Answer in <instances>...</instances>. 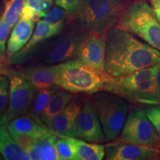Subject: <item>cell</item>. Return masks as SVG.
<instances>
[{
	"mask_svg": "<svg viewBox=\"0 0 160 160\" xmlns=\"http://www.w3.org/2000/svg\"><path fill=\"white\" fill-rule=\"evenodd\" d=\"M154 66L139 70L129 74L111 77L103 85L105 91L126 99L144 104L159 102L156 96Z\"/></svg>",
	"mask_w": 160,
	"mask_h": 160,
	"instance_id": "5b68a950",
	"label": "cell"
},
{
	"mask_svg": "<svg viewBox=\"0 0 160 160\" xmlns=\"http://www.w3.org/2000/svg\"><path fill=\"white\" fill-rule=\"evenodd\" d=\"M7 76L10 80L9 102L0 123L8 126L14 118L28 113L38 91L19 72L10 71Z\"/></svg>",
	"mask_w": 160,
	"mask_h": 160,
	"instance_id": "52a82bcc",
	"label": "cell"
},
{
	"mask_svg": "<svg viewBox=\"0 0 160 160\" xmlns=\"http://www.w3.org/2000/svg\"><path fill=\"white\" fill-rule=\"evenodd\" d=\"M59 33V31L57 29L46 22L44 19L39 20L33 35L31 36L28 43L19 51L10 58L7 62L11 65L23 63L28 59V57L32 53L33 50L39 45V44H41L46 39L54 37Z\"/></svg>",
	"mask_w": 160,
	"mask_h": 160,
	"instance_id": "5bb4252c",
	"label": "cell"
},
{
	"mask_svg": "<svg viewBox=\"0 0 160 160\" xmlns=\"http://www.w3.org/2000/svg\"><path fill=\"white\" fill-rule=\"evenodd\" d=\"M106 39L107 33L103 35L89 33L82 42L75 59L93 68L105 71Z\"/></svg>",
	"mask_w": 160,
	"mask_h": 160,
	"instance_id": "8fae6325",
	"label": "cell"
},
{
	"mask_svg": "<svg viewBox=\"0 0 160 160\" xmlns=\"http://www.w3.org/2000/svg\"><path fill=\"white\" fill-rule=\"evenodd\" d=\"M8 128L11 133H22L35 138L42 137L52 133L45 125L28 115L19 116L12 119L8 125Z\"/></svg>",
	"mask_w": 160,
	"mask_h": 160,
	"instance_id": "ac0fdd59",
	"label": "cell"
},
{
	"mask_svg": "<svg viewBox=\"0 0 160 160\" xmlns=\"http://www.w3.org/2000/svg\"><path fill=\"white\" fill-rule=\"evenodd\" d=\"M57 138L53 133L38 138L35 143L27 150L31 160H59L55 147Z\"/></svg>",
	"mask_w": 160,
	"mask_h": 160,
	"instance_id": "ffe728a7",
	"label": "cell"
},
{
	"mask_svg": "<svg viewBox=\"0 0 160 160\" xmlns=\"http://www.w3.org/2000/svg\"><path fill=\"white\" fill-rule=\"evenodd\" d=\"M0 11H1V8H0Z\"/></svg>",
	"mask_w": 160,
	"mask_h": 160,
	"instance_id": "8d00e7d4",
	"label": "cell"
},
{
	"mask_svg": "<svg viewBox=\"0 0 160 160\" xmlns=\"http://www.w3.org/2000/svg\"><path fill=\"white\" fill-rule=\"evenodd\" d=\"M116 27L129 31L160 51V22L145 0L128 4Z\"/></svg>",
	"mask_w": 160,
	"mask_h": 160,
	"instance_id": "3957f363",
	"label": "cell"
},
{
	"mask_svg": "<svg viewBox=\"0 0 160 160\" xmlns=\"http://www.w3.org/2000/svg\"><path fill=\"white\" fill-rule=\"evenodd\" d=\"M12 28L5 22L0 20V62H7L6 50L7 42Z\"/></svg>",
	"mask_w": 160,
	"mask_h": 160,
	"instance_id": "4316f807",
	"label": "cell"
},
{
	"mask_svg": "<svg viewBox=\"0 0 160 160\" xmlns=\"http://www.w3.org/2000/svg\"><path fill=\"white\" fill-rule=\"evenodd\" d=\"M68 15L69 13L68 11L58 6L50 10L44 17V20L60 32L63 28Z\"/></svg>",
	"mask_w": 160,
	"mask_h": 160,
	"instance_id": "cb8c5ba5",
	"label": "cell"
},
{
	"mask_svg": "<svg viewBox=\"0 0 160 160\" xmlns=\"http://www.w3.org/2000/svg\"><path fill=\"white\" fill-rule=\"evenodd\" d=\"M111 76L73 59L60 63L57 85L73 93L93 94L100 91Z\"/></svg>",
	"mask_w": 160,
	"mask_h": 160,
	"instance_id": "277c9868",
	"label": "cell"
},
{
	"mask_svg": "<svg viewBox=\"0 0 160 160\" xmlns=\"http://www.w3.org/2000/svg\"><path fill=\"white\" fill-rule=\"evenodd\" d=\"M12 137L13 138V139L15 140L19 145L21 146L22 148L27 151L28 149H29L33 144L35 143V142L37 141L38 138H35L31 137V136L22 134V133H11Z\"/></svg>",
	"mask_w": 160,
	"mask_h": 160,
	"instance_id": "4dcf8cb0",
	"label": "cell"
},
{
	"mask_svg": "<svg viewBox=\"0 0 160 160\" xmlns=\"http://www.w3.org/2000/svg\"><path fill=\"white\" fill-rule=\"evenodd\" d=\"M160 63V51L133 33L114 27L107 33L105 72L113 77Z\"/></svg>",
	"mask_w": 160,
	"mask_h": 160,
	"instance_id": "6da1fadb",
	"label": "cell"
},
{
	"mask_svg": "<svg viewBox=\"0 0 160 160\" xmlns=\"http://www.w3.org/2000/svg\"><path fill=\"white\" fill-rule=\"evenodd\" d=\"M60 88H61L59 86L53 85L51 87L47 88L38 91L31 109H30L27 115L33 118L36 121L42 124L41 122V116L42 114L43 111H45L46 106L48 104L52 96L56 91H57Z\"/></svg>",
	"mask_w": 160,
	"mask_h": 160,
	"instance_id": "7402d4cb",
	"label": "cell"
},
{
	"mask_svg": "<svg viewBox=\"0 0 160 160\" xmlns=\"http://www.w3.org/2000/svg\"><path fill=\"white\" fill-rule=\"evenodd\" d=\"M11 71H8L5 68L0 67V75H7Z\"/></svg>",
	"mask_w": 160,
	"mask_h": 160,
	"instance_id": "836d02e7",
	"label": "cell"
},
{
	"mask_svg": "<svg viewBox=\"0 0 160 160\" xmlns=\"http://www.w3.org/2000/svg\"><path fill=\"white\" fill-rule=\"evenodd\" d=\"M55 147L59 160H77L73 147L67 141L58 137Z\"/></svg>",
	"mask_w": 160,
	"mask_h": 160,
	"instance_id": "484cf974",
	"label": "cell"
},
{
	"mask_svg": "<svg viewBox=\"0 0 160 160\" xmlns=\"http://www.w3.org/2000/svg\"><path fill=\"white\" fill-rule=\"evenodd\" d=\"M92 99L106 139H116L127 119L128 103L122 97L105 91L93 93Z\"/></svg>",
	"mask_w": 160,
	"mask_h": 160,
	"instance_id": "8992f818",
	"label": "cell"
},
{
	"mask_svg": "<svg viewBox=\"0 0 160 160\" xmlns=\"http://www.w3.org/2000/svg\"><path fill=\"white\" fill-rule=\"evenodd\" d=\"M73 93L65 89L56 91L41 116L42 123L47 127L51 119L70 102L73 97Z\"/></svg>",
	"mask_w": 160,
	"mask_h": 160,
	"instance_id": "44dd1931",
	"label": "cell"
},
{
	"mask_svg": "<svg viewBox=\"0 0 160 160\" xmlns=\"http://www.w3.org/2000/svg\"><path fill=\"white\" fill-rule=\"evenodd\" d=\"M81 2L82 0H55L57 6L62 8L71 16H77Z\"/></svg>",
	"mask_w": 160,
	"mask_h": 160,
	"instance_id": "f546056e",
	"label": "cell"
},
{
	"mask_svg": "<svg viewBox=\"0 0 160 160\" xmlns=\"http://www.w3.org/2000/svg\"><path fill=\"white\" fill-rule=\"evenodd\" d=\"M2 156L1 153H0V160H1V159H2Z\"/></svg>",
	"mask_w": 160,
	"mask_h": 160,
	"instance_id": "e575fe53",
	"label": "cell"
},
{
	"mask_svg": "<svg viewBox=\"0 0 160 160\" xmlns=\"http://www.w3.org/2000/svg\"><path fill=\"white\" fill-rule=\"evenodd\" d=\"M25 0H9L5 4V9L0 20L5 22L11 28L16 25L22 15Z\"/></svg>",
	"mask_w": 160,
	"mask_h": 160,
	"instance_id": "603a6c76",
	"label": "cell"
},
{
	"mask_svg": "<svg viewBox=\"0 0 160 160\" xmlns=\"http://www.w3.org/2000/svg\"><path fill=\"white\" fill-rule=\"evenodd\" d=\"M10 80L7 75H0V118L7 110L9 102Z\"/></svg>",
	"mask_w": 160,
	"mask_h": 160,
	"instance_id": "d4e9b609",
	"label": "cell"
},
{
	"mask_svg": "<svg viewBox=\"0 0 160 160\" xmlns=\"http://www.w3.org/2000/svg\"><path fill=\"white\" fill-rule=\"evenodd\" d=\"M157 148L128 142H115L105 146L107 160H153L159 159Z\"/></svg>",
	"mask_w": 160,
	"mask_h": 160,
	"instance_id": "7c38bea8",
	"label": "cell"
},
{
	"mask_svg": "<svg viewBox=\"0 0 160 160\" xmlns=\"http://www.w3.org/2000/svg\"><path fill=\"white\" fill-rule=\"evenodd\" d=\"M57 137L67 141L74 151L77 160H101L105 156V146L95 142H89L62 133L51 131Z\"/></svg>",
	"mask_w": 160,
	"mask_h": 160,
	"instance_id": "2e32d148",
	"label": "cell"
},
{
	"mask_svg": "<svg viewBox=\"0 0 160 160\" xmlns=\"http://www.w3.org/2000/svg\"><path fill=\"white\" fill-rule=\"evenodd\" d=\"M153 79H154L156 96H157L159 102H160V63L154 65Z\"/></svg>",
	"mask_w": 160,
	"mask_h": 160,
	"instance_id": "1f68e13d",
	"label": "cell"
},
{
	"mask_svg": "<svg viewBox=\"0 0 160 160\" xmlns=\"http://www.w3.org/2000/svg\"><path fill=\"white\" fill-rule=\"evenodd\" d=\"M89 35L82 29L70 31L57 40L42 57L45 65H56L75 59L82 42Z\"/></svg>",
	"mask_w": 160,
	"mask_h": 160,
	"instance_id": "30bf717a",
	"label": "cell"
},
{
	"mask_svg": "<svg viewBox=\"0 0 160 160\" xmlns=\"http://www.w3.org/2000/svg\"><path fill=\"white\" fill-rule=\"evenodd\" d=\"M121 133L123 142L157 148L160 139L145 110L133 108L129 112Z\"/></svg>",
	"mask_w": 160,
	"mask_h": 160,
	"instance_id": "ba28073f",
	"label": "cell"
},
{
	"mask_svg": "<svg viewBox=\"0 0 160 160\" xmlns=\"http://www.w3.org/2000/svg\"><path fill=\"white\" fill-rule=\"evenodd\" d=\"M0 153L6 160H31L27 151L13 139L8 126L0 123Z\"/></svg>",
	"mask_w": 160,
	"mask_h": 160,
	"instance_id": "d6986e66",
	"label": "cell"
},
{
	"mask_svg": "<svg viewBox=\"0 0 160 160\" xmlns=\"http://www.w3.org/2000/svg\"><path fill=\"white\" fill-rule=\"evenodd\" d=\"M127 0H82L77 14L79 28L88 33L106 34L116 27Z\"/></svg>",
	"mask_w": 160,
	"mask_h": 160,
	"instance_id": "7a4b0ae2",
	"label": "cell"
},
{
	"mask_svg": "<svg viewBox=\"0 0 160 160\" xmlns=\"http://www.w3.org/2000/svg\"><path fill=\"white\" fill-rule=\"evenodd\" d=\"M145 111L160 139V105L151 106L145 108Z\"/></svg>",
	"mask_w": 160,
	"mask_h": 160,
	"instance_id": "f1b7e54d",
	"label": "cell"
},
{
	"mask_svg": "<svg viewBox=\"0 0 160 160\" xmlns=\"http://www.w3.org/2000/svg\"><path fill=\"white\" fill-rule=\"evenodd\" d=\"M75 138L89 142H104L106 139L93 99H86L74 126Z\"/></svg>",
	"mask_w": 160,
	"mask_h": 160,
	"instance_id": "9c48e42d",
	"label": "cell"
},
{
	"mask_svg": "<svg viewBox=\"0 0 160 160\" xmlns=\"http://www.w3.org/2000/svg\"><path fill=\"white\" fill-rule=\"evenodd\" d=\"M59 64L30 68L19 72L37 91L57 85V77Z\"/></svg>",
	"mask_w": 160,
	"mask_h": 160,
	"instance_id": "9a60e30c",
	"label": "cell"
},
{
	"mask_svg": "<svg viewBox=\"0 0 160 160\" xmlns=\"http://www.w3.org/2000/svg\"><path fill=\"white\" fill-rule=\"evenodd\" d=\"M53 0H25V6L39 12L42 17L51 10Z\"/></svg>",
	"mask_w": 160,
	"mask_h": 160,
	"instance_id": "83f0119b",
	"label": "cell"
},
{
	"mask_svg": "<svg viewBox=\"0 0 160 160\" xmlns=\"http://www.w3.org/2000/svg\"><path fill=\"white\" fill-rule=\"evenodd\" d=\"M151 2L152 8H153V11L155 12V14L160 22V2L157 1V0H151Z\"/></svg>",
	"mask_w": 160,
	"mask_h": 160,
	"instance_id": "d6a6232c",
	"label": "cell"
},
{
	"mask_svg": "<svg viewBox=\"0 0 160 160\" xmlns=\"http://www.w3.org/2000/svg\"><path fill=\"white\" fill-rule=\"evenodd\" d=\"M150 1H151V0H150ZM157 1H158V2H160V0H157Z\"/></svg>",
	"mask_w": 160,
	"mask_h": 160,
	"instance_id": "d590c367",
	"label": "cell"
},
{
	"mask_svg": "<svg viewBox=\"0 0 160 160\" xmlns=\"http://www.w3.org/2000/svg\"><path fill=\"white\" fill-rule=\"evenodd\" d=\"M85 99L83 96H73L70 102L51 119L47 128L51 131L75 138V123Z\"/></svg>",
	"mask_w": 160,
	"mask_h": 160,
	"instance_id": "4fadbf2b",
	"label": "cell"
},
{
	"mask_svg": "<svg viewBox=\"0 0 160 160\" xmlns=\"http://www.w3.org/2000/svg\"><path fill=\"white\" fill-rule=\"evenodd\" d=\"M34 28V22L23 18H21L16 24L7 43V62L28 43L31 36L33 35Z\"/></svg>",
	"mask_w": 160,
	"mask_h": 160,
	"instance_id": "e0dca14e",
	"label": "cell"
}]
</instances>
